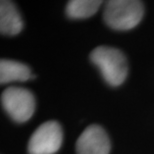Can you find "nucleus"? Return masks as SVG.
I'll return each mask as SVG.
<instances>
[{
  "label": "nucleus",
  "instance_id": "obj_1",
  "mask_svg": "<svg viewBox=\"0 0 154 154\" xmlns=\"http://www.w3.org/2000/svg\"><path fill=\"white\" fill-rule=\"evenodd\" d=\"M90 59L98 67L107 84L116 87L125 81L128 74V64L125 55L119 49L98 46L92 50Z\"/></svg>",
  "mask_w": 154,
  "mask_h": 154
},
{
  "label": "nucleus",
  "instance_id": "obj_2",
  "mask_svg": "<svg viewBox=\"0 0 154 154\" xmlns=\"http://www.w3.org/2000/svg\"><path fill=\"white\" fill-rule=\"evenodd\" d=\"M144 15V5L137 0H111L106 3L103 19L110 28L126 31L136 27Z\"/></svg>",
  "mask_w": 154,
  "mask_h": 154
},
{
  "label": "nucleus",
  "instance_id": "obj_3",
  "mask_svg": "<svg viewBox=\"0 0 154 154\" xmlns=\"http://www.w3.org/2000/svg\"><path fill=\"white\" fill-rule=\"evenodd\" d=\"M2 106L6 113L17 123H24L35 112V97L30 90L23 87L10 86L2 92Z\"/></svg>",
  "mask_w": 154,
  "mask_h": 154
},
{
  "label": "nucleus",
  "instance_id": "obj_4",
  "mask_svg": "<svg viewBox=\"0 0 154 154\" xmlns=\"http://www.w3.org/2000/svg\"><path fill=\"white\" fill-rule=\"evenodd\" d=\"M63 141V131L56 121L42 123L33 132L28 142L29 154H55Z\"/></svg>",
  "mask_w": 154,
  "mask_h": 154
},
{
  "label": "nucleus",
  "instance_id": "obj_5",
  "mask_svg": "<svg viewBox=\"0 0 154 154\" xmlns=\"http://www.w3.org/2000/svg\"><path fill=\"white\" fill-rule=\"evenodd\" d=\"M110 148L106 131L96 124L88 126L76 141L77 154H109Z\"/></svg>",
  "mask_w": 154,
  "mask_h": 154
},
{
  "label": "nucleus",
  "instance_id": "obj_6",
  "mask_svg": "<svg viewBox=\"0 0 154 154\" xmlns=\"http://www.w3.org/2000/svg\"><path fill=\"white\" fill-rule=\"evenodd\" d=\"M23 28V21L17 7L11 1L0 2V32L3 35L14 36Z\"/></svg>",
  "mask_w": 154,
  "mask_h": 154
},
{
  "label": "nucleus",
  "instance_id": "obj_7",
  "mask_svg": "<svg viewBox=\"0 0 154 154\" xmlns=\"http://www.w3.org/2000/svg\"><path fill=\"white\" fill-rule=\"evenodd\" d=\"M30 68L26 64L15 60L1 59L0 61V83L7 84L14 81H27L32 78Z\"/></svg>",
  "mask_w": 154,
  "mask_h": 154
},
{
  "label": "nucleus",
  "instance_id": "obj_8",
  "mask_svg": "<svg viewBox=\"0 0 154 154\" xmlns=\"http://www.w3.org/2000/svg\"><path fill=\"white\" fill-rule=\"evenodd\" d=\"M101 4L98 0H71L66 5V14L72 19H85L96 13Z\"/></svg>",
  "mask_w": 154,
  "mask_h": 154
}]
</instances>
